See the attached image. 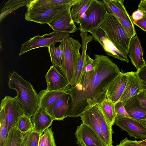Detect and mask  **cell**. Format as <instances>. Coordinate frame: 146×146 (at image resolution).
<instances>
[{
  "mask_svg": "<svg viewBox=\"0 0 146 146\" xmlns=\"http://www.w3.org/2000/svg\"><path fill=\"white\" fill-rule=\"evenodd\" d=\"M96 64L92 70L83 74L79 82L70 86L71 102L66 117H77L91 107L107 98L106 88L121 72L107 56L94 55Z\"/></svg>",
  "mask_w": 146,
  "mask_h": 146,
  "instance_id": "1",
  "label": "cell"
},
{
  "mask_svg": "<svg viewBox=\"0 0 146 146\" xmlns=\"http://www.w3.org/2000/svg\"><path fill=\"white\" fill-rule=\"evenodd\" d=\"M9 87L17 91L15 97L21 104L25 115L31 118L39 108V96L32 84L15 71L10 75Z\"/></svg>",
  "mask_w": 146,
  "mask_h": 146,
  "instance_id": "2",
  "label": "cell"
},
{
  "mask_svg": "<svg viewBox=\"0 0 146 146\" xmlns=\"http://www.w3.org/2000/svg\"><path fill=\"white\" fill-rule=\"evenodd\" d=\"M99 27L104 32L107 38L122 53L129 54L131 38L116 18L107 11Z\"/></svg>",
  "mask_w": 146,
  "mask_h": 146,
  "instance_id": "3",
  "label": "cell"
},
{
  "mask_svg": "<svg viewBox=\"0 0 146 146\" xmlns=\"http://www.w3.org/2000/svg\"><path fill=\"white\" fill-rule=\"evenodd\" d=\"M61 42L63 47L61 68L69 85L71 86L74 84L76 68L81 56L79 49L82 45L77 40L70 36Z\"/></svg>",
  "mask_w": 146,
  "mask_h": 146,
  "instance_id": "4",
  "label": "cell"
},
{
  "mask_svg": "<svg viewBox=\"0 0 146 146\" xmlns=\"http://www.w3.org/2000/svg\"><path fill=\"white\" fill-rule=\"evenodd\" d=\"M107 11L102 1L92 0L79 23L80 32H88L99 27Z\"/></svg>",
  "mask_w": 146,
  "mask_h": 146,
  "instance_id": "5",
  "label": "cell"
},
{
  "mask_svg": "<svg viewBox=\"0 0 146 146\" xmlns=\"http://www.w3.org/2000/svg\"><path fill=\"white\" fill-rule=\"evenodd\" d=\"M108 13L113 15L131 38L136 34L133 20L124 5L123 0H103Z\"/></svg>",
  "mask_w": 146,
  "mask_h": 146,
  "instance_id": "6",
  "label": "cell"
},
{
  "mask_svg": "<svg viewBox=\"0 0 146 146\" xmlns=\"http://www.w3.org/2000/svg\"><path fill=\"white\" fill-rule=\"evenodd\" d=\"M70 36L68 33L54 31L42 36H35L21 45L19 56L33 49L44 46L48 47L52 43L60 42Z\"/></svg>",
  "mask_w": 146,
  "mask_h": 146,
  "instance_id": "7",
  "label": "cell"
},
{
  "mask_svg": "<svg viewBox=\"0 0 146 146\" xmlns=\"http://www.w3.org/2000/svg\"><path fill=\"white\" fill-rule=\"evenodd\" d=\"M0 108L3 109L8 132L25 115L22 107L15 97L6 96L1 102Z\"/></svg>",
  "mask_w": 146,
  "mask_h": 146,
  "instance_id": "8",
  "label": "cell"
},
{
  "mask_svg": "<svg viewBox=\"0 0 146 146\" xmlns=\"http://www.w3.org/2000/svg\"><path fill=\"white\" fill-rule=\"evenodd\" d=\"M74 4L70 5L67 8L58 12L48 24L54 31L70 34L74 33L77 30L70 15L71 8Z\"/></svg>",
  "mask_w": 146,
  "mask_h": 146,
  "instance_id": "9",
  "label": "cell"
},
{
  "mask_svg": "<svg viewBox=\"0 0 146 146\" xmlns=\"http://www.w3.org/2000/svg\"><path fill=\"white\" fill-rule=\"evenodd\" d=\"M115 123L130 137L137 139H146V126L139 121L131 117L116 116Z\"/></svg>",
  "mask_w": 146,
  "mask_h": 146,
  "instance_id": "10",
  "label": "cell"
},
{
  "mask_svg": "<svg viewBox=\"0 0 146 146\" xmlns=\"http://www.w3.org/2000/svg\"><path fill=\"white\" fill-rule=\"evenodd\" d=\"M70 4L59 5L38 10H27L25 17L27 21H32L42 24H48L57 13L66 8Z\"/></svg>",
  "mask_w": 146,
  "mask_h": 146,
  "instance_id": "11",
  "label": "cell"
},
{
  "mask_svg": "<svg viewBox=\"0 0 146 146\" xmlns=\"http://www.w3.org/2000/svg\"><path fill=\"white\" fill-rule=\"evenodd\" d=\"M93 38L102 46L108 55L117 59L121 61L129 63V60L127 55L122 53L113 43L106 37L104 31L100 28L89 32Z\"/></svg>",
  "mask_w": 146,
  "mask_h": 146,
  "instance_id": "12",
  "label": "cell"
},
{
  "mask_svg": "<svg viewBox=\"0 0 146 146\" xmlns=\"http://www.w3.org/2000/svg\"><path fill=\"white\" fill-rule=\"evenodd\" d=\"M75 134L80 146H106L94 131L82 122L77 127Z\"/></svg>",
  "mask_w": 146,
  "mask_h": 146,
  "instance_id": "13",
  "label": "cell"
},
{
  "mask_svg": "<svg viewBox=\"0 0 146 146\" xmlns=\"http://www.w3.org/2000/svg\"><path fill=\"white\" fill-rule=\"evenodd\" d=\"M127 78V72H121L107 87L106 91L107 98L114 104L120 100L124 91Z\"/></svg>",
  "mask_w": 146,
  "mask_h": 146,
  "instance_id": "14",
  "label": "cell"
},
{
  "mask_svg": "<svg viewBox=\"0 0 146 146\" xmlns=\"http://www.w3.org/2000/svg\"><path fill=\"white\" fill-rule=\"evenodd\" d=\"M45 77L48 91L61 90L69 86L61 68L57 66H51Z\"/></svg>",
  "mask_w": 146,
  "mask_h": 146,
  "instance_id": "15",
  "label": "cell"
},
{
  "mask_svg": "<svg viewBox=\"0 0 146 146\" xmlns=\"http://www.w3.org/2000/svg\"><path fill=\"white\" fill-rule=\"evenodd\" d=\"M70 99L68 92L65 93L45 110L55 120H63L70 108Z\"/></svg>",
  "mask_w": 146,
  "mask_h": 146,
  "instance_id": "16",
  "label": "cell"
},
{
  "mask_svg": "<svg viewBox=\"0 0 146 146\" xmlns=\"http://www.w3.org/2000/svg\"><path fill=\"white\" fill-rule=\"evenodd\" d=\"M31 119L34 130L41 134L50 126L55 119L44 109L39 108Z\"/></svg>",
  "mask_w": 146,
  "mask_h": 146,
  "instance_id": "17",
  "label": "cell"
},
{
  "mask_svg": "<svg viewBox=\"0 0 146 146\" xmlns=\"http://www.w3.org/2000/svg\"><path fill=\"white\" fill-rule=\"evenodd\" d=\"M128 52L129 57L137 70L146 64L143 58V50L140 40L137 35L131 38Z\"/></svg>",
  "mask_w": 146,
  "mask_h": 146,
  "instance_id": "18",
  "label": "cell"
},
{
  "mask_svg": "<svg viewBox=\"0 0 146 146\" xmlns=\"http://www.w3.org/2000/svg\"><path fill=\"white\" fill-rule=\"evenodd\" d=\"M123 103L127 113L130 117L138 121L146 119V108L141 105L137 94Z\"/></svg>",
  "mask_w": 146,
  "mask_h": 146,
  "instance_id": "19",
  "label": "cell"
},
{
  "mask_svg": "<svg viewBox=\"0 0 146 146\" xmlns=\"http://www.w3.org/2000/svg\"><path fill=\"white\" fill-rule=\"evenodd\" d=\"M127 80L123 94L120 100L123 102L137 94L142 90L141 80L136 72H127Z\"/></svg>",
  "mask_w": 146,
  "mask_h": 146,
  "instance_id": "20",
  "label": "cell"
},
{
  "mask_svg": "<svg viewBox=\"0 0 146 146\" xmlns=\"http://www.w3.org/2000/svg\"><path fill=\"white\" fill-rule=\"evenodd\" d=\"M70 86L58 90L48 91L42 90L38 95L39 98V108L45 110L55 102L63 94L68 92Z\"/></svg>",
  "mask_w": 146,
  "mask_h": 146,
  "instance_id": "21",
  "label": "cell"
},
{
  "mask_svg": "<svg viewBox=\"0 0 146 146\" xmlns=\"http://www.w3.org/2000/svg\"><path fill=\"white\" fill-rule=\"evenodd\" d=\"M92 108L106 140V146L113 145L112 136L113 133L112 127L109 124L97 105Z\"/></svg>",
  "mask_w": 146,
  "mask_h": 146,
  "instance_id": "22",
  "label": "cell"
},
{
  "mask_svg": "<svg viewBox=\"0 0 146 146\" xmlns=\"http://www.w3.org/2000/svg\"><path fill=\"white\" fill-rule=\"evenodd\" d=\"M78 0H31L26 5L27 10L46 9L56 6L75 4Z\"/></svg>",
  "mask_w": 146,
  "mask_h": 146,
  "instance_id": "23",
  "label": "cell"
},
{
  "mask_svg": "<svg viewBox=\"0 0 146 146\" xmlns=\"http://www.w3.org/2000/svg\"><path fill=\"white\" fill-rule=\"evenodd\" d=\"M80 117L82 122L90 128L106 145V140L92 107L85 111Z\"/></svg>",
  "mask_w": 146,
  "mask_h": 146,
  "instance_id": "24",
  "label": "cell"
},
{
  "mask_svg": "<svg viewBox=\"0 0 146 146\" xmlns=\"http://www.w3.org/2000/svg\"><path fill=\"white\" fill-rule=\"evenodd\" d=\"M109 124L111 127L115 124L116 114L114 104L106 98L97 105Z\"/></svg>",
  "mask_w": 146,
  "mask_h": 146,
  "instance_id": "25",
  "label": "cell"
},
{
  "mask_svg": "<svg viewBox=\"0 0 146 146\" xmlns=\"http://www.w3.org/2000/svg\"><path fill=\"white\" fill-rule=\"evenodd\" d=\"M92 0H78L72 6L70 11L72 18L74 23L78 25L84 13L91 3Z\"/></svg>",
  "mask_w": 146,
  "mask_h": 146,
  "instance_id": "26",
  "label": "cell"
},
{
  "mask_svg": "<svg viewBox=\"0 0 146 146\" xmlns=\"http://www.w3.org/2000/svg\"><path fill=\"white\" fill-rule=\"evenodd\" d=\"M57 47L55 46L56 43H53L48 47L51 61L52 65L61 67L63 55V47L62 42Z\"/></svg>",
  "mask_w": 146,
  "mask_h": 146,
  "instance_id": "27",
  "label": "cell"
},
{
  "mask_svg": "<svg viewBox=\"0 0 146 146\" xmlns=\"http://www.w3.org/2000/svg\"><path fill=\"white\" fill-rule=\"evenodd\" d=\"M31 0H10L1 10L0 21L10 13L22 6L26 5Z\"/></svg>",
  "mask_w": 146,
  "mask_h": 146,
  "instance_id": "28",
  "label": "cell"
},
{
  "mask_svg": "<svg viewBox=\"0 0 146 146\" xmlns=\"http://www.w3.org/2000/svg\"><path fill=\"white\" fill-rule=\"evenodd\" d=\"M23 136L17 127L14 126L8 132L3 146H21Z\"/></svg>",
  "mask_w": 146,
  "mask_h": 146,
  "instance_id": "29",
  "label": "cell"
},
{
  "mask_svg": "<svg viewBox=\"0 0 146 146\" xmlns=\"http://www.w3.org/2000/svg\"><path fill=\"white\" fill-rule=\"evenodd\" d=\"M42 134L33 130L23 135L21 146H38Z\"/></svg>",
  "mask_w": 146,
  "mask_h": 146,
  "instance_id": "30",
  "label": "cell"
},
{
  "mask_svg": "<svg viewBox=\"0 0 146 146\" xmlns=\"http://www.w3.org/2000/svg\"><path fill=\"white\" fill-rule=\"evenodd\" d=\"M23 135L34 129V125L31 118L24 115L19 118L15 126Z\"/></svg>",
  "mask_w": 146,
  "mask_h": 146,
  "instance_id": "31",
  "label": "cell"
},
{
  "mask_svg": "<svg viewBox=\"0 0 146 146\" xmlns=\"http://www.w3.org/2000/svg\"><path fill=\"white\" fill-rule=\"evenodd\" d=\"M7 127L4 110L1 109L0 112V146H3L8 135Z\"/></svg>",
  "mask_w": 146,
  "mask_h": 146,
  "instance_id": "32",
  "label": "cell"
},
{
  "mask_svg": "<svg viewBox=\"0 0 146 146\" xmlns=\"http://www.w3.org/2000/svg\"><path fill=\"white\" fill-rule=\"evenodd\" d=\"M96 64L95 59H92L89 55H87L86 62L82 71V76L83 74L93 69Z\"/></svg>",
  "mask_w": 146,
  "mask_h": 146,
  "instance_id": "33",
  "label": "cell"
},
{
  "mask_svg": "<svg viewBox=\"0 0 146 146\" xmlns=\"http://www.w3.org/2000/svg\"><path fill=\"white\" fill-rule=\"evenodd\" d=\"M114 108L116 116L130 117L125 110L123 103L121 101L119 100L115 103Z\"/></svg>",
  "mask_w": 146,
  "mask_h": 146,
  "instance_id": "34",
  "label": "cell"
},
{
  "mask_svg": "<svg viewBox=\"0 0 146 146\" xmlns=\"http://www.w3.org/2000/svg\"><path fill=\"white\" fill-rule=\"evenodd\" d=\"M46 139L45 146H56L54 136V132L52 127L48 128L45 130Z\"/></svg>",
  "mask_w": 146,
  "mask_h": 146,
  "instance_id": "35",
  "label": "cell"
},
{
  "mask_svg": "<svg viewBox=\"0 0 146 146\" xmlns=\"http://www.w3.org/2000/svg\"><path fill=\"white\" fill-rule=\"evenodd\" d=\"M116 146H145L139 143L136 140H129L126 137L120 141V143Z\"/></svg>",
  "mask_w": 146,
  "mask_h": 146,
  "instance_id": "36",
  "label": "cell"
},
{
  "mask_svg": "<svg viewBox=\"0 0 146 146\" xmlns=\"http://www.w3.org/2000/svg\"><path fill=\"white\" fill-rule=\"evenodd\" d=\"M133 21V24L146 32V13L144 12V15L142 19Z\"/></svg>",
  "mask_w": 146,
  "mask_h": 146,
  "instance_id": "37",
  "label": "cell"
},
{
  "mask_svg": "<svg viewBox=\"0 0 146 146\" xmlns=\"http://www.w3.org/2000/svg\"><path fill=\"white\" fill-rule=\"evenodd\" d=\"M139 79L146 83V63L140 68L136 72Z\"/></svg>",
  "mask_w": 146,
  "mask_h": 146,
  "instance_id": "38",
  "label": "cell"
},
{
  "mask_svg": "<svg viewBox=\"0 0 146 146\" xmlns=\"http://www.w3.org/2000/svg\"><path fill=\"white\" fill-rule=\"evenodd\" d=\"M137 97L141 105L146 108V95L141 91L137 94Z\"/></svg>",
  "mask_w": 146,
  "mask_h": 146,
  "instance_id": "39",
  "label": "cell"
},
{
  "mask_svg": "<svg viewBox=\"0 0 146 146\" xmlns=\"http://www.w3.org/2000/svg\"><path fill=\"white\" fill-rule=\"evenodd\" d=\"M144 14V12L143 11L138 9L133 13L131 17L133 21L137 20L142 19Z\"/></svg>",
  "mask_w": 146,
  "mask_h": 146,
  "instance_id": "40",
  "label": "cell"
},
{
  "mask_svg": "<svg viewBox=\"0 0 146 146\" xmlns=\"http://www.w3.org/2000/svg\"><path fill=\"white\" fill-rule=\"evenodd\" d=\"M46 139V133L45 131L40 138L38 146H45Z\"/></svg>",
  "mask_w": 146,
  "mask_h": 146,
  "instance_id": "41",
  "label": "cell"
},
{
  "mask_svg": "<svg viewBox=\"0 0 146 146\" xmlns=\"http://www.w3.org/2000/svg\"><path fill=\"white\" fill-rule=\"evenodd\" d=\"M138 6V9L141 10L146 13V3L143 0L140 1Z\"/></svg>",
  "mask_w": 146,
  "mask_h": 146,
  "instance_id": "42",
  "label": "cell"
},
{
  "mask_svg": "<svg viewBox=\"0 0 146 146\" xmlns=\"http://www.w3.org/2000/svg\"><path fill=\"white\" fill-rule=\"evenodd\" d=\"M141 84L143 91L146 95V83L141 81Z\"/></svg>",
  "mask_w": 146,
  "mask_h": 146,
  "instance_id": "43",
  "label": "cell"
},
{
  "mask_svg": "<svg viewBox=\"0 0 146 146\" xmlns=\"http://www.w3.org/2000/svg\"><path fill=\"white\" fill-rule=\"evenodd\" d=\"M138 142L140 144L146 146V139L142 141H138Z\"/></svg>",
  "mask_w": 146,
  "mask_h": 146,
  "instance_id": "44",
  "label": "cell"
},
{
  "mask_svg": "<svg viewBox=\"0 0 146 146\" xmlns=\"http://www.w3.org/2000/svg\"><path fill=\"white\" fill-rule=\"evenodd\" d=\"M139 121L143 124L146 126V119Z\"/></svg>",
  "mask_w": 146,
  "mask_h": 146,
  "instance_id": "45",
  "label": "cell"
},
{
  "mask_svg": "<svg viewBox=\"0 0 146 146\" xmlns=\"http://www.w3.org/2000/svg\"><path fill=\"white\" fill-rule=\"evenodd\" d=\"M144 2L146 3V0H143Z\"/></svg>",
  "mask_w": 146,
  "mask_h": 146,
  "instance_id": "46",
  "label": "cell"
},
{
  "mask_svg": "<svg viewBox=\"0 0 146 146\" xmlns=\"http://www.w3.org/2000/svg\"><path fill=\"white\" fill-rule=\"evenodd\" d=\"M111 146H113V145H111Z\"/></svg>",
  "mask_w": 146,
  "mask_h": 146,
  "instance_id": "47",
  "label": "cell"
}]
</instances>
